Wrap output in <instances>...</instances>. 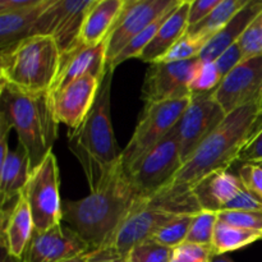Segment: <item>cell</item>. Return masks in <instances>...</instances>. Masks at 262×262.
Wrapping results in <instances>:
<instances>
[{"label":"cell","instance_id":"cell-5","mask_svg":"<svg viewBox=\"0 0 262 262\" xmlns=\"http://www.w3.org/2000/svg\"><path fill=\"white\" fill-rule=\"evenodd\" d=\"M201 211L193 188L168 184L151 196L138 200L109 246L128 257L133 247L151 239L166 223L178 216L197 215Z\"/></svg>","mask_w":262,"mask_h":262},{"label":"cell","instance_id":"cell-43","mask_svg":"<svg viewBox=\"0 0 262 262\" xmlns=\"http://www.w3.org/2000/svg\"><path fill=\"white\" fill-rule=\"evenodd\" d=\"M63 262H87V253L83 256H78V257L71 258V260H66Z\"/></svg>","mask_w":262,"mask_h":262},{"label":"cell","instance_id":"cell-24","mask_svg":"<svg viewBox=\"0 0 262 262\" xmlns=\"http://www.w3.org/2000/svg\"><path fill=\"white\" fill-rule=\"evenodd\" d=\"M51 0H38L33 7L22 10L0 12V51L30 37L31 31Z\"/></svg>","mask_w":262,"mask_h":262},{"label":"cell","instance_id":"cell-22","mask_svg":"<svg viewBox=\"0 0 262 262\" xmlns=\"http://www.w3.org/2000/svg\"><path fill=\"white\" fill-rule=\"evenodd\" d=\"M261 12V0H248L247 4L229 20V23L205 45L204 50L200 54V59L211 61L216 60L229 46L239 41L251 22Z\"/></svg>","mask_w":262,"mask_h":262},{"label":"cell","instance_id":"cell-37","mask_svg":"<svg viewBox=\"0 0 262 262\" xmlns=\"http://www.w3.org/2000/svg\"><path fill=\"white\" fill-rule=\"evenodd\" d=\"M242 61L243 53L242 50H241L239 43L235 42L233 43L232 46H229V48L215 60V63H216L217 68H219L220 73H222L223 78H224L230 71H233V69H234L238 64L242 63Z\"/></svg>","mask_w":262,"mask_h":262},{"label":"cell","instance_id":"cell-45","mask_svg":"<svg viewBox=\"0 0 262 262\" xmlns=\"http://www.w3.org/2000/svg\"><path fill=\"white\" fill-rule=\"evenodd\" d=\"M260 164H261V165H262V163H260Z\"/></svg>","mask_w":262,"mask_h":262},{"label":"cell","instance_id":"cell-20","mask_svg":"<svg viewBox=\"0 0 262 262\" xmlns=\"http://www.w3.org/2000/svg\"><path fill=\"white\" fill-rule=\"evenodd\" d=\"M189 5H191V0H182L181 4L171 10L154 40L138 58L141 61L148 64L156 63L173 48L174 43L178 42L186 35L189 28Z\"/></svg>","mask_w":262,"mask_h":262},{"label":"cell","instance_id":"cell-35","mask_svg":"<svg viewBox=\"0 0 262 262\" xmlns=\"http://www.w3.org/2000/svg\"><path fill=\"white\" fill-rule=\"evenodd\" d=\"M238 161H241L242 164L262 163V110L257 118L252 136L246 143Z\"/></svg>","mask_w":262,"mask_h":262},{"label":"cell","instance_id":"cell-34","mask_svg":"<svg viewBox=\"0 0 262 262\" xmlns=\"http://www.w3.org/2000/svg\"><path fill=\"white\" fill-rule=\"evenodd\" d=\"M217 215H219V220L233 227L262 233V211L237 210V211H223Z\"/></svg>","mask_w":262,"mask_h":262},{"label":"cell","instance_id":"cell-18","mask_svg":"<svg viewBox=\"0 0 262 262\" xmlns=\"http://www.w3.org/2000/svg\"><path fill=\"white\" fill-rule=\"evenodd\" d=\"M2 248L10 256L22 260L35 233L32 212L25 191L15 201L2 205Z\"/></svg>","mask_w":262,"mask_h":262},{"label":"cell","instance_id":"cell-38","mask_svg":"<svg viewBox=\"0 0 262 262\" xmlns=\"http://www.w3.org/2000/svg\"><path fill=\"white\" fill-rule=\"evenodd\" d=\"M220 2L222 0H191L188 13L189 27L204 20L219 5Z\"/></svg>","mask_w":262,"mask_h":262},{"label":"cell","instance_id":"cell-9","mask_svg":"<svg viewBox=\"0 0 262 262\" xmlns=\"http://www.w3.org/2000/svg\"><path fill=\"white\" fill-rule=\"evenodd\" d=\"M60 176L55 155L53 152L32 170L25 188L36 230H48L63 223V210L59 194Z\"/></svg>","mask_w":262,"mask_h":262},{"label":"cell","instance_id":"cell-2","mask_svg":"<svg viewBox=\"0 0 262 262\" xmlns=\"http://www.w3.org/2000/svg\"><path fill=\"white\" fill-rule=\"evenodd\" d=\"M114 71L107 67L91 112L77 129L68 130V147L83 169L90 192L97 191L122 160L110 115Z\"/></svg>","mask_w":262,"mask_h":262},{"label":"cell","instance_id":"cell-19","mask_svg":"<svg viewBox=\"0 0 262 262\" xmlns=\"http://www.w3.org/2000/svg\"><path fill=\"white\" fill-rule=\"evenodd\" d=\"M106 68V40L96 46L79 43L68 55L61 58L60 72L51 89V94L83 77L92 76L102 79Z\"/></svg>","mask_w":262,"mask_h":262},{"label":"cell","instance_id":"cell-42","mask_svg":"<svg viewBox=\"0 0 262 262\" xmlns=\"http://www.w3.org/2000/svg\"><path fill=\"white\" fill-rule=\"evenodd\" d=\"M212 262H234V261L227 255H215L214 258H212Z\"/></svg>","mask_w":262,"mask_h":262},{"label":"cell","instance_id":"cell-23","mask_svg":"<svg viewBox=\"0 0 262 262\" xmlns=\"http://www.w3.org/2000/svg\"><path fill=\"white\" fill-rule=\"evenodd\" d=\"M32 166L30 156L20 143L10 150L7 158L0 161V194L2 205L15 201L30 181Z\"/></svg>","mask_w":262,"mask_h":262},{"label":"cell","instance_id":"cell-40","mask_svg":"<svg viewBox=\"0 0 262 262\" xmlns=\"http://www.w3.org/2000/svg\"><path fill=\"white\" fill-rule=\"evenodd\" d=\"M38 0H0V12H12V10H22L26 8L33 7Z\"/></svg>","mask_w":262,"mask_h":262},{"label":"cell","instance_id":"cell-25","mask_svg":"<svg viewBox=\"0 0 262 262\" xmlns=\"http://www.w3.org/2000/svg\"><path fill=\"white\" fill-rule=\"evenodd\" d=\"M247 2L248 0H222L204 20L189 27L186 35L207 43L229 23V20L247 4Z\"/></svg>","mask_w":262,"mask_h":262},{"label":"cell","instance_id":"cell-21","mask_svg":"<svg viewBox=\"0 0 262 262\" xmlns=\"http://www.w3.org/2000/svg\"><path fill=\"white\" fill-rule=\"evenodd\" d=\"M124 5L125 0H95L82 26V45L96 46L107 40Z\"/></svg>","mask_w":262,"mask_h":262},{"label":"cell","instance_id":"cell-36","mask_svg":"<svg viewBox=\"0 0 262 262\" xmlns=\"http://www.w3.org/2000/svg\"><path fill=\"white\" fill-rule=\"evenodd\" d=\"M238 177L246 188L262 201V165L261 164H242Z\"/></svg>","mask_w":262,"mask_h":262},{"label":"cell","instance_id":"cell-33","mask_svg":"<svg viewBox=\"0 0 262 262\" xmlns=\"http://www.w3.org/2000/svg\"><path fill=\"white\" fill-rule=\"evenodd\" d=\"M215 253L211 247L184 242L173 248L169 262H212Z\"/></svg>","mask_w":262,"mask_h":262},{"label":"cell","instance_id":"cell-29","mask_svg":"<svg viewBox=\"0 0 262 262\" xmlns=\"http://www.w3.org/2000/svg\"><path fill=\"white\" fill-rule=\"evenodd\" d=\"M217 222H219L217 212L201 211L194 215L191 228H189L187 242L212 248V241H214V233Z\"/></svg>","mask_w":262,"mask_h":262},{"label":"cell","instance_id":"cell-10","mask_svg":"<svg viewBox=\"0 0 262 262\" xmlns=\"http://www.w3.org/2000/svg\"><path fill=\"white\" fill-rule=\"evenodd\" d=\"M94 3L95 0H51L36 20L31 36H50L61 58L68 55L81 43L82 26Z\"/></svg>","mask_w":262,"mask_h":262},{"label":"cell","instance_id":"cell-39","mask_svg":"<svg viewBox=\"0 0 262 262\" xmlns=\"http://www.w3.org/2000/svg\"><path fill=\"white\" fill-rule=\"evenodd\" d=\"M87 262H127V257L120 255L113 246L92 250L87 253Z\"/></svg>","mask_w":262,"mask_h":262},{"label":"cell","instance_id":"cell-15","mask_svg":"<svg viewBox=\"0 0 262 262\" xmlns=\"http://www.w3.org/2000/svg\"><path fill=\"white\" fill-rule=\"evenodd\" d=\"M214 94L227 115L245 106H262V55L238 64Z\"/></svg>","mask_w":262,"mask_h":262},{"label":"cell","instance_id":"cell-28","mask_svg":"<svg viewBox=\"0 0 262 262\" xmlns=\"http://www.w3.org/2000/svg\"><path fill=\"white\" fill-rule=\"evenodd\" d=\"M194 215H183L173 219L171 222L166 223L160 228L151 239L163 245L168 248H176L179 245L184 243L188 237L189 228H191L192 220Z\"/></svg>","mask_w":262,"mask_h":262},{"label":"cell","instance_id":"cell-32","mask_svg":"<svg viewBox=\"0 0 262 262\" xmlns=\"http://www.w3.org/2000/svg\"><path fill=\"white\" fill-rule=\"evenodd\" d=\"M205 45H206L205 41L197 40V38L191 37V36L184 35L178 42L174 43L173 48L159 61L171 63V61H183L200 58V54L204 50Z\"/></svg>","mask_w":262,"mask_h":262},{"label":"cell","instance_id":"cell-4","mask_svg":"<svg viewBox=\"0 0 262 262\" xmlns=\"http://www.w3.org/2000/svg\"><path fill=\"white\" fill-rule=\"evenodd\" d=\"M262 106H245L225 117L219 127L199 146L169 184L194 188L216 171L228 170L239 159L255 129Z\"/></svg>","mask_w":262,"mask_h":262},{"label":"cell","instance_id":"cell-44","mask_svg":"<svg viewBox=\"0 0 262 262\" xmlns=\"http://www.w3.org/2000/svg\"><path fill=\"white\" fill-rule=\"evenodd\" d=\"M127 262H129V261H128V260H127Z\"/></svg>","mask_w":262,"mask_h":262},{"label":"cell","instance_id":"cell-12","mask_svg":"<svg viewBox=\"0 0 262 262\" xmlns=\"http://www.w3.org/2000/svg\"><path fill=\"white\" fill-rule=\"evenodd\" d=\"M202 211L223 212L237 210L262 211V201L253 196L241 178L228 170L216 171L193 188Z\"/></svg>","mask_w":262,"mask_h":262},{"label":"cell","instance_id":"cell-26","mask_svg":"<svg viewBox=\"0 0 262 262\" xmlns=\"http://www.w3.org/2000/svg\"><path fill=\"white\" fill-rule=\"evenodd\" d=\"M260 239H262L261 232L233 227L219 220L215 228L212 251L215 255H227L228 252L237 251Z\"/></svg>","mask_w":262,"mask_h":262},{"label":"cell","instance_id":"cell-8","mask_svg":"<svg viewBox=\"0 0 262 262\" xmlns=\"http://www.w3.org/2000/svg\"><path fill=\"white\" fill-rule=\"evenodd\" d=\"M182 166L181 146L173 129L136 161L127 173L136 191L142 197H147L168 186Z\"/></svg>","mask_w":262,"mask_h":262},{"label":"cell","instance_id":"cell-16","mask_svg":"<svg viewBox=\"0 0 262 262\" xmlns=\"http://www.w3.org/2000/svg\"><path fill=\"white\" fill-rule=\"evenodd\" d=\"M89 243L69 227L58 224L48 230H35L23 262H63L89 253Z\"/></svg>","mask_w":262,"mask_h":262},{"label":"cell","instance_id":"cell-17","mask_svg":"<svg viewBox=\"0 0 262 262\" xmlns=\"http://www.w3.org/2000/svg\"><path fill=\"white\" fill-rule=\"evenodd\" d=\"M102 79L97 77H83L53 94L54 109L59 123L74 130L82 124L91 112Z\"/></svg>","mask_w":262,"mask_h":262},{"label":"cell","instance_id":"cell-14","mask_svg":"<svg viewBox=\"0 0 262 262\" xmlns=\"http://www.w3.org/2000/svg\"><path fill=\"white\" fill-rule=\"evenodd\" d=\"M200 58L150 64L143 79L141 99L145 104L191 97V82Z\"/></svg>","mask_w":262,"mask_h":262},{"label":"cell","instance_id":"cell-7","mask_svg":"<svg viewBox=\"0 0 262 262\" xmlns=\"http://www.w3.org/2000/svg\"><path fill=\"white\" fill-rule=\"evenodd\" d=\"M191 97L145 104L128 145L122 151V165L129 170L148 150L164 140L186 112Z\"/></svg>","mask_w":262,"mask_h":262},{"label":"cell","instance_id":"cell-6","mask_svg":"<svg viewBox=\"0 0 262 262\" xmlns=\"http://www.w3.org/2000/svg\"><path fill=\"white\" fill-rule=\"evenodd\" d=\"M61 54L50 36H31L0 51V81L30 94L51 92Z\"/></svg>","mask_w":262,"mask_h":262},{"label":"cell","instance_id":"cell-31","mask_svg":"<svg viewBox=\"0 0 262 262\" xmlns=\"http://www.w3.org/2000/svg\"><path fill=\"white\" fill-rule=\"evenodd\" d=\"M170 253L171 248L148 239L133 247L128 253L127 260L129 262H169Z\"/></svg>","mask_w":262,"mask_h":262},{"label":"cell","instance_id":"cell-41","mask_svg":"<svg viewBox=\"0 0 262 262\" xmlns=\"http://www.w3.org/2000/svg\"><path fill=\"white\" fill-rule=\"evenodd\" d=\"M2 262H23L22 260L17 257H13L8 253V251L5 248H2Z\"/></svg>","mask_w":262,"mask_h":262},{"label":"cell","instance_id":"cell-13","mask_svg":"<svg viewBox=\"0 0 262 262\" xmlns=\"http://www.w3.org/2000/svg\"><path fill=\"white\" fill-rule=\"evenodd\" d=\"M179 3L181 0H125L124 8L106 40V67L138 33Z\"/></svg>","mask_w":262,"mask_h":262},{"label":"cell","instance_id":"cell-11","mask_svg":"<svg viewBox=\"0 0 262 262\" xmlns=\"http://www.w3.org/2000/svg\"><path fill=\"white\" fill-rule=\"evenodd\" d=\"M215 91L192 94L186 112L174 127L183 163L216 129L227 114L215 99Z\"/></svg>","mask_w":262,"mask_h":262},{"label":"cell","instance_id":"cell-3","mask_svg":"<svg viewBox=\"0 0 262 262\" xmlns=\"http://www.w3.org/2000/svg\"><path fill=\"white\" fill-rule=\"evenodd\" d=\"M0 119L17 132L30 156L32 170L53 152L59 120L51 92L30 94L0 81Z\"/></svg>","mask_w":262,"mask_h":262},{"label":"cell","instance_id":"cell-30","mask_svg":"<svg viewBox=\"0 0 262 262\" xmlns=\"http://www.w3.org/2000/svg\"><path fill=\"white\" fill-rule=\"evenodd\" d=\"M222 81L223 76L216 63L200 59L193 77H192L191 92L192 94H202V92L215 91L222 83Z\"/></svg>","mask_w":262,"mask_h":262},{"label":"cell","instance_id":"cell-27","mask_svg":"<svg viewBox=\"0 0 262 262\" xmlns=\"http://www.w3.org/2000/svg\"><path fill=\"white\" fill-rule=\"evenodd\" d=\"M181 2H182V0H181ZM179 4H181V3H179ZM178 5H177V7H178ZM177 7H174V8H177ZM174 8H173V9H174ZM173 9H171V10H173ZM171 10H170V12H171ZM170 12H168L166 14H164L163 17L159 18L158 20H155L154 23H151V25L148 26L147 28H145L142 32L138 33V35L136 36V37L133 38V40L130 41V42L128 43V45L125 46V48L123 49L122 51H120L119 55H118L117 58H115L114 60L112 61V64H110L109 67H113V68L115 69L118 66H120L122 63L127 61L128 59H132V58L138 59V58H140V55L142 54V51L145 50V49L147 48L148 45H150V42L154 40V37H155L156 33L159 32L161 25L165 22L166 17L170 14Z\"/></svg>","mask_w":262,"mask_h":262},{"label":"cell","instance_id":"cell-1","mask_svg":"<svg viewBox=\"0 0 262 262\" xmlns=\"http://www.w3.org/2000/svg\"><path fill=\"white\" fill-rule=\"evenodd\" d=\"M122 163L97 191L78 201H63V222L90 245L91 250L112 243L115 233L141 199Z\"/></svg>","mask_w":262,"mask_h":262}]
</instances>
